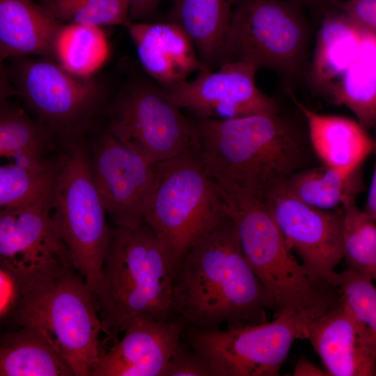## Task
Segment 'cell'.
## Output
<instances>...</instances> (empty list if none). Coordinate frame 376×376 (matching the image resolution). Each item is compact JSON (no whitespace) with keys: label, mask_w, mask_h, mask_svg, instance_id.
<instances>
[{"label":"cell","mask_w":376,"mask_h":376,"mask_svg":"<svg viewBox=\"0 0 376 376\" xmlns=\"http://www.w3.org/2000/svg\"><path fill=\"white\" fill-rule=\"evenodd\" d=\"M339 6L363 34L376 40V0H345Z\"/></svg>","instance_id":"836d02e7"},{"label":"cell","mask_w":376,"mask_h":376,"mask_svg":"<svg viewBox=\"0 0 376 376\" xmlns=\"http://www.w3.org/2000/svg\"><path fill=\"white\" fill-rule=\"evenodd\" d=\"M295 376H325L328 375L324 369L317 367L306 359H300L295 365L293 371Z\"/></svg>","instance_id":"8d00e7d4"},{"label":"cell","mask_w":376,"mask_h":376,"mask_svg":"<svg viewBox=\"0 0 376 376\" xmlns=\"http://www.w3.org/2000/svg\"><path fill=\"white\" fill-rule=\"evenodd\" d=\"M220 187L243 253L262 283L274 316L284 310L322 314L340 302L338 289L313 280L295 257L262 200Z\"/></svg>","instance_id":"5b68a950"},{"label":"cell","mask_w":376,"mask_h":376,"mask_svg":"<svg viewBox=\"0 0 376 376\" xmlns=\"http://www.w3.org/2000/svg\"><path fill=\"white\" fill-rule=\"evenodd\" d=\"M58 165L48 162L26 167L13 162L0 167V207L21 209L33 205L52 196Z\"/></svg>","instance_id":"4316f807"},{"label":"cell","mask_w":376,"mask_h":376,"mask_svg":"<svg viewBox=\"0 0 376 376\" xmlns=\"http://www.w3.org/2000/svg\"><path fill=\"white\" fill-rule=\"evenodd\" d=\"M0 376H76L66 359L37 330L26 326L1 336Z\"/></svg>","instance_id":"603a6c76"},{"label":"cell","mask_w":376,"mask_h":376,"mask_svg":"<svg viewBox=\"0 0 376 376\" xmlns=\"http://www.w3.org/2000/svg\"><path fill=\"white\" fill-rule=\"evenodd\" d=\"M93 148L92 175L107 213L118 227L143 224L155 181L156 164L106 131Z\"/></svg>","instance_id":"5bb4252c"},{"label":"cell","mask_w":376,"mask_h":376,"mask_svg":"<svg viewBox=\"0 0 376 376\" xmlns=\"http://www.w3.org/2000/svg\"><path fill=\"white\" fill-rule=\"evenodd\" d=\"M173 308L187 326L202 329L267 321L272 303L243 253L228 214L179 265Z\"/></svg>","instance_id":"7a4b0ae2"},{"label":"cell","mask_w":376,"mask_h":376,"mask_svg":"<svg viewBox=\"0 0 376 376\" xmlns=\"http://www.w3.org/2000/svg\"><path fill=\"white\" fill-rule=\"evenodd\" d=\"M375 136L373 138V152L375 164L366 202L363 209L370 217L376 220V125L374 126Z\"/></svg>","instance_id":"d590c367"},{"label":"cell","mask_w":376,"mask_h":376,"mask_svg":"<svg viewBox=\"0 0 376 376\" xmlns=\"http://www.w3.org/2000/svg\"><path fill=\"white\" fill-rule=\"evenodd\" d=\"M186 325L178 316L131 321L122 338L100 357L93 376H164Z\"/></svg>","instance_id":"2e32d148"},{"label":"cell","mask_w":376,"mask_h":376,"mask_svg":"<svg viewBox=\"0 0 376 376\" xmlns=\"http://www.w3.org/2000/svg\"><path fill=\"white\" fill-rule=\"evenodd\" d=\"M175 273L169 254L146 223L113 229L107 257L92 289L108 338L115 342L135 319L173 318Z\"/></svg>","instance_id":"3957f363"},{"label":"cell","mask_w":376,"mask_h":376,"mask_svg":"<svg viewBox=\"0 0 376 376\" xmlns=\"http://www.w3.org/2000/svg\"><path fill=\"white\" fill-rule=\"evenodd\" d=\"M29 276L0 264V320L8 322L19 304Z\"/></svg>","instance_id":"1f68e13d"},{"label":"cell","mask_w":376,"mask_h":376,"mask_svg":"<svg viewBox=\"0 0 376 376\" xmlns=\"http://www.w3.org/2000/svg\"><path fill=\"white\" fill-rule=\"evenodd\" d=\"M227 216L221 187L206 172L195 148L156 164L144 223L175 270L189 249Z\"/></svg>","instance_id":"8992f818"},{"label":"cell","mask_w":376,"mask_h":376,"mask_svg":"<svg viewBox=\"0 0 376 376\" xmlns=\"http://www.w3.org/2000/svg\"><path fill=\"white\" fill-rule=\"evenodd\" d=\"M107 211L95 185L84 147L73 142L58 164L51 217L75 265L92 290L111 240Z\"/></svg>","instance_id":"8fae6325"},{"label":"cell","mask_w":376,"mask_h":376,"mask_svg":"<svg viewBox=\"0 0 376 376\" xmlns=\"http://www.w3.org/2000/svg\"><path fill=\"white\" fill-rule=\"evenodd\" d=\"M54 138L38 121L24 110L1 100L0 155L26 167L38 166L46 161L44 155L49 140Z\"/></svg>","instance_id":"484cf974"},{"label":"cell","mask_w":376,"mask_h":376,"mask_svg":"<svg viewBox=\"0 0 376 376\" xmlns=\"http://www.w3.org/2000/svg\"><path fill=\"white\" fill-rule=\"evenodd\" d=\"M301 1L317 6L322 8L323 11L326 9L337 6L338 1L336 0H299Z\"/></svg>","instance_id":"74e56055"},{"label":"cell","mask_w":376,"mask_h":376,"mask_svg":"<svg viewBox=\"0 0 376 376\" xmlns=\"http://www.w3.org/2000/svg\"><path fill=\"white\" fill-rule=\"evenodd\" d=\"M130 6V19L141 22L150 16L161 0H127Z\"/></svg>","instance_id":"e575fe53"},{"label":"cell","mask_w":376,"mask_h":376,"mask_svg":"<svg viewBox=\"0 0 376 376\" xmlns=\"http://www.w3.org/2000/svg\"><path fill=\"white\" fill-rule=\"evenodd\" d=\"M302 115L313 152L323 165L350 173L361 171L373 152V139L357 120L315 112L291 94Z\"/></svg>","instance_id":"ffe728a7"},{"label":"cell","mask_w":376,"mask_h":376,"mask_svg":"<svg viewBox=\"0 0 376 376\" xmlns=\"http://www.w3.org/2000/svg\"><path fill=\"white\" fill-rule=\"evenodd\" d=\"M51 198L1 210L0 264L29 276L58 266L76 267L52 222Z\"/></svg>","instance_id":"9a60e30c"},{"label":"cell","mask_w":376,"mask_h":376,"mask_svg":"<svg viewBox=\"0 0 376 376\" xmlns=\"http://www.w3.org/2000/svg\"><path fill=\"white\" fill-rule=\"evenodd\" d=\"M61 22L102 28L125 25L130 19L127 0H40Z\"/></svg>","instance_id":"f546056e"},{"label":"cell","mask_w":376,"mask_h":376,"mask_svg":"<svg viewBox=\"0 0 376 376\" xmlns=\"http://www.w3.org/2000/svg\"><path fill=\"white\" fill-rule=\"evenodd\" d=\"M339 3L323 11L306 75L312 88L326 97L356 58L365 37Z\"/></svg>","instance_id":"44dd1931"},{"label":"cell","mask_w":376,"mask_h":376,"mask_svg":"<svg viewBox=\"0 0 376 376\" xmlns=\"http://www.w3.org/2000/svg\"><path fill=\"white\" fill-rule=\"evenodd\" d=\"M260 200L309 276L333 285L335 269L343 259L342 207L326 210L311 206L292 194L283 182L269 188Z\"/></svg>","instance_id":"7c38bea8"},{"label":"cell","mask_w":376,"mask_h":376,"mask_svg":"<svg viewBox=\"0 0 376 376\" xmlns=\"http://www.w3.org/2000/svg\"><path fill=\"white\" fill-rule=\"evenodd\" d=\"M309 42L306 20L293 2L239 0L233 8L222 63H249L296 84L307 75Z\"/></svg>","instance_id":"52a82bcc"},{"label":"cell","mask_w":376,"mask_h":376,"mask_svg":"<svg viewBox=\"0 0 376 376\" xmlns=\"http://www.w3.org/2000/svg\"><path fill=\"white\" fill-rule=\"evenodd\" d=\"M64 24L40 3L0 0V58L39 56L56 63Z\"/></svg>","instance_id":"d6986e66"},{"label":"cell","mask_w":376,"mask_h":376,"mask_svg":"<svg viewBox=\"0 0 376 376\" xmlns=\"http://www.w3.org/2000/svg\"><path fill=\"white\" fill-rule=\"evenodd\" d=\"M8 322L39 331L76 376H93L104 353L95 295L75 267H55L30 276Z\"/></svg>","instance_id":"277c9868"},{"label":"cell","mask_w":376,"mask_h":376,"mask_svg":"<svg viewBox=\"0 0 376 376\" xmlns=\"http://www.w3.org/2000/svg\"><path fill=\"white\" fill-rule=\"evenodd\" d=\"M320 315L284 310L271 322L231 324L225 330L186 325L182 337L215 376H276L293 343L306 339L311 322Z\"/></svg>","instance_id":"30bf717a"},{"label":"cell","mask_w":376,"mask_h":376,"mask_svg":"<svg viewBox=\"0 0 376 376\" xmlns=\"http://www.w3.org/2000/svg\"><path fill=\"white\" fill-rule=\"evenodd\" d=\"M105 131L122 144L157 164L194 149L193 120L148 75L129 74L106 105Z\"/></svg>","instance_id":"ba28073f"},{"label":"cell","mask_w":376,"mask_h":376,"mask_svg":"<svg viewBox=\"0 0 376 376\" xmlns=\"http://www.w3.org/2000/svg\"><path fill=\"white\" fill-rule=\"evenodd\" d=\"M343 251L347 268L376 283V220L360 209L356 199L342 205Z\"/></svg>","instance_id":"f1b7e54d"},{"label":"cell","mask_w":376,"mask_h":376,"mask_svg":"<svg viewBox=\"0 0 376 376\" xmlns=\"http://www.w3.org/2000/svg\"><path fill=\"white\" fill-rule=\"evenodd\" d=\"M233 12L232 0H173L169 20L190 37L203 65L215 69L223 61Z\"/></svg>","instance_id":"7402d4cb"},{"label":"cell","mask_w":376,"mask_h":376,"mask_svg":"<svg viewBox=\"0 0 376 376\" xmlns=\"http://www.w3.org/2000/svg\"><path fill=\"white\" fill-rule=\"evenodd\" d=\"M331 284L340 299L368 329L376 340V285L369 279L347 268L336 272Z\"/></svg>","instance_id":"4dcf8cb0"},{"label":"cell","mask_w":376,"mask_h":376,"mask_svg":"<svg viewBox=\"0 0 376 376\" xmlns=\"http://www.w3.org/2000/svg\"><path fill=\"white\" fill-rule=\"evenodd\" d=\"M102 29L75 24H64L56 49V63L72 74L91 76L108 55Z\"/></svg>","instance_id":"83f0119b"},{"label":"cell","mask_w":376,"mask_h":376,"mask_svg":"<svg viewBox=\"0 0 376 376\" xmlns=\"http://www.w3.org/2000/svg\"><path fill=\"white\" fill-rule=\"evenodd\" d=\"M306 340L328 375H376V340L341 299L311 322Z\"/></svg>","instance_id":"e0dca14e"},{"label":"cell","mask_w":376,"mask_h":376,"mask_svg":"<svg viewBox=\"0 0 376 376\" xmlns=\"http://www.w3.org/2000/svg\"><path fill=\"white\" fill-rule=\"evenodd\" d=\"M196 154L221 187L261 198L304 169L313 151L307 129L280 112L228 119H193Z\"/></svg>","instance_id":"6da1fadb"},{"label":"cell","mask_w":376,"mask_h":376,"mask_svg":"<svg viewBox=\"0 0 376 376\" xmlns=\"http://www.w3.org/2000/svg\"><path fill=\"white\" fill-rule=\"evenodd\" d=\"M327 97L349 109L368 131L376 125V40L365 35L360 50Z\"/></svg>","instance_id":"cb8c5ba5"},{"label":"cell","mask_w":376,"mask_h":376,"mask_svg":"<svg viewBox=\"0 0 376 376\" xmlns=\"http://www.w3.org/2000/svg\"><path fill=\"white\" fill-rule=\"evenodd\" d=\"M125 26L143 71L162 86L186 80L204 66L191 39L177 23L130 21Z\"/></svg>","instance_id":"ac0fdd59"},{"label":"cell","mask_w":376,"mask_h":376,"mask_svg":"<svg viewBox=\"0 0 376 376\" xmlns=\"http://www.w3.org/2000/svg\"><path fill=\"white\" fill-rule=\"evenodd\" d=\"M164 376H215L206 360L187 343H181L171 358Z\"/></svg>","instance_id":"d6a6232c"},{"label":"cell","mask_w":376,"mask_h":376,"mask_svg":"<svg viewBox=\"0 0 376 376\" xmlns=\"http://www.w3.org/2000/svg\"><path fill=\"white\" fill-rule=\"evenodd\" d=\"M286 189L302 202L322 210L342 207L365 189L362 171L350 173L323 165L304 168L283 181Z\"/></svg>","instance_id":"d4e9b609"},{"label":"cell","mask_w":376,"mask_h":376,"mask_svg":"<svg viewBox=\"0 0 376 376\" xmlns=\"http://www.w3.org/2000/svg\"><path fill=\"white\" fill-rule=\"evenodd\" d=\"M258 69L238 61L222 63L215 69L203 66L193 79L162 86L181 110L199 119H228L281 111L277 101L257 86Z\"/></svg>","instance_id":"4fadbf2b"},{"label":"cell","mask_w":376,"mask_h":376,"mask_svg":"<svg viewBox=\"0 0 376 376\" xmlns=\"http://www.w3.org/2000/svg\"><path fill=\"white\" fill-rule=\"evenodd\" d=\"M6 71L14 88L53 136L74 142L102 116L111 92L102 80L70 73L46 58H11Z\"/></svg>","instance_id":"9c48e42d"}]
</instances>
